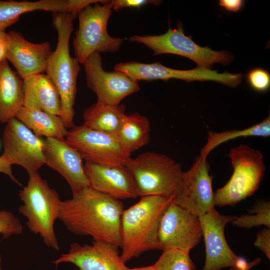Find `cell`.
<instances>
[{
  "label": "cell",
  "instance_id": "cell-1",
  "mask_svg": "<svg viewBox=\"0 0 270 270\" xmlns=\"http://www.w3.org/2000/svg\"><path fill=\"white\" fill-rule=\"evenodd\" d=\"M118 199L88 187L71 199L61 202L58 219L80 236H90L121 246L120 222L124 210Z\"/></svg>",
  "mask_w": 270,
  "mask_h": 270
},
{
  "label": "cell",
  "instance_id": "cell-2",
  "mask_svg": "<svg viewBox=\"0 0 270 270\" xmlns=\"http://www.w3.org/2000/svg\"><path fill=\"white\" fill-rule=\"evenodd\" d=\"M174 197L141 196L126 210L121 218L120 258L126 264L144 252L161 250L158 234L162 216Z\"/></svg>",
  "mask_w": 270,
  "mask_h": 270
},
{
  "label": "cell",
  "instance_id": "cell-3",
  "mask_svg": "<svg viewBox=\"0 0 270 270\" xmlns=\"http://www.w3.org/2000/svg\"><path fill=\"white\" fill-rule=\"evenodd\" d=\"M74 18L68 13L52 12V24L57 32L58 41L55 50L48 60L45 71L60 94L61 112L59 117L66 128L74 126L76 81L80 70V63L71 56L69 48Z\"/></svg>",
  "mask_w": 270,
  "mask_h": 270
},
{
  "label": "cell",
  "instance_id": "cell-4",
  "mask_svg": "<svg viewBox=\"0 0 270 270\" xmlns=\"http://www.w3.org/2000/svg\"><path fill=\"white\" fill-rule=\"evenodd\" d=\"M19 196L24 204L18 210L26 218L28 229L39 234L48 247L58 251L60 246L54 230L62 202L58 194L36 172L29 176L28 184L20 190Z\"/></svg>",
  "mask_w": 270,
  "mask_h": 270
},
{
  "label": "cell",
  "instance_id": "cell-5",
  "mask_svg": "<svg viewBox=\"0 0 270 270\" xmlns=\"http://www.w3.org/2000/svg\"><path fill=\"white\" fill-rule=\"evenodd\" d=\"M131 173L138 196L174 197L183 171L169 156L153 152L130 158L125 165Z\"/></svg>",
  "mask_w": 270,
  "mask_h": 270
},
{
  "label": "cell",
  "instance_id": "cell-6",
  "mask_svg": "<svg viewBox=\"0 0 270 270\" xmlns=\"http://www.w3.org/2000/svg\"><path fill=\"white\" fill-rule=\"evenodd\" d=\"M228 156L234 169L222 187L214 192L215 206H234L258 188L266 170L261 152L246 144L232 148Z\"/></svg>",
  "mask_w": 270,
  "mask_h": 270
},
{
  "label": "cell",
  "instance_id": "cell-7",
  "mask_svg": "<svg viewBox=\"0 0 270 270\" xmlns=\"http://www.w3.org/2000/svg\"><path fill=\"white\" fill-rule=\"evenodd\" d=\"M112 10V0L87 6L78 14V26L72 46L75 58L84 64L92 54L116 52L122 42L121 38L112 37L107 30Z\"/></svg>",
  "mask_w": 270,
  "mask_h": 270
},
{
  "label": "cell",
  "instance_id": "cell-8",
  "mask_svg": "<svg viewBox=\"0 0 270 270\" xmlns=\"http://www.w3.org/2000/svg\"><path fill=\"white\" fill-rule=\"evenodd\" d=\"M183 24L177 23L176 29L170 26L168 31L158 36L134 35L129 38L132 42L140 43L152 50L154 55L174 54L184 56L194 62L197 67L210 70L214 64L228 65L234 60L233 55L226 51H216L208 46L202 47L191 37L184 34Z\"/></svg>",
  "mask_w": 270,
  "mask_h": 270
},
{
  "label": "cell",
  "instance_id": "cell-9",
  "mask_svg": "<svg viewBox=\"0 0 270 270\" xmlns=\"http://www.w3.org/2000/svg\"><path fill=\"white\" fill-rule=\"evenodd\" d=\"M236 216L222 215L214 208L198 216L206 246V257L202 270H220L228 267L252 268L260 263L256 258L248 262L236 254L224 235L226 224Z\"/></svg>",
  "mask_w": 270,
  "mask_h": 270
},
{
  "label": "cell",
  "instance_id": "cell-10",
  "mask_svg": "<svg viewBox=\"0 0 270 270\" xmlns=\"http://www.w3.org/2000/svg\"><path fill=\"white\" fill-rule=\"evenodd\" d=\"M66 141L86 161L110 166H125L131 158L116 135L87 128L74 126Z\"/></svg>",
  "mask_w": 270,
  "mask_h": 270
},
{
  "label": "cell",
  "instance_id": "cell-11",
  "mask_svg": "<svg viewBox=\"0 0 270 270\" xmlns=\"http://www.w3.org/2000/svg\"><path fill=\"white\" fill-rule=\"evenodd\" d=\"M114 69L122 72L137 80L152 81L158 80L165 82L175 78L187 82L195 80L201 82L213 80L230 87H236L242 80V74H231L228 72L218 73L213 70L196 67L190 70H180L165 66L158 62L152 64L129 62H120Z\"/></svg>",
  "mask_w": 270,
  "mask_h": 270
},
{
  "label": "cell",
  "instance_id": "cell-12",
  "mask_svg": "<svg viewBox=\"0 0 270 270\" xmlns=\"http://www.w3.org/2000/svg\"><path fill=\"white\" fill-rule=\"evenodd\" d=\"M210 170L207 158L200 154L191 168L183 172L173 202L197 216L215 208Z\"/></svg>",
  "mask_w": 270,
  "mask_h": 270
},
{
  "label": "cell",
  "instance_id": "cell-13",
  "mask_svg": "<svg viewBox=\"0 0 270 270\" xmlns=\"http://www.w3.org/2000/svg\"><path fill=\"white\" fill-rule=\"evenodd\" d=\"M4 155L12 164L23 167L29 176L44 164V140L16 118L6 123L2 138Z\"/></svg>",
  "mask_w": 270,
  "mask_h": 270
},
{
  "label": "cell",
  "instance_id": "cell-14",
  "mask_svg": "<svg viewBox=\"0 0 270 270\" xmlns=\"http://www.w3.org/2000/svg\"><path fill=\"white\" fill-rule=\"evenodd\" d=\"M84 65L86 86L97 96V103L118 105L126 96L140 90L138 82L124 73L105 71L99 53L90 55Z\"/></svg>",
  "mask_w": 270,
  "mask_h": 270
},
{
  "label": "cell",
  "instance_id": "cell-15",
  "mask_svg": "<svg viewBox=\"0 0 270 270\" xmlns=\"http://www.w3.org/2000/svg\"><path fill=\"white\" fill-rule=\"evenodd\" d=\"M202 236L198 216L172 201L159 226L158 238L161 250L176 248L190 252Z\"/></svg>",
  "mask_w": 270,
  "mask_h": 270
},
{
  "label": "cell",
  "instance_id": "cell-16",
  "mask_svg": "<svg viewBox=\"0 0 270 270\" xmlns=\"http://www.w3.org/2000/svg\"><path fill=\"white\" fill-rule=\"evenodd\" d=\"M44 140V164L62 176L68 184L73 195L89 187L82 158L66 140Z\"/></svg>",
  "mask_w": 270,
  "mask_h": 270
},
{
  "label": "cell",
  "instance_id": "cell-17",
  "mask_svg": "<svg viewBox=\"0 0 270 270\" xmlns=\"http://www.w3.org/2000/svg\"><path fill=\"white\" fill-rule=\"evenodd\" d=\"M116 245L94 240L91 244H70L67 253L53 261L56 266L62 262H70L78 270H128L122 260Z\"/></svg>",
  "mask_w": 270,
  "mask_h": 270
},
{
  "label": "cell",
  "instance_id": "cell-18",
  "mask_svg": "<svg viewBox=\"0 0 270 270\" xmlns=\"http://www.w3.org/2000/svg\"><path fill=\"white\" fill-rule=\"evenodd\" d=\"M8 34L6 59L12 62L21 78L24 79L45 72L48 60L52 52L50 44L48 42H32L14 30Z\"/></svg>",
  "mask_w": 270,
  "mask_h": 270
},
{
  "label": "cell",
  "instance_id": "cell-19",
  "mask_svg": "<svg viewBox=\"0 0 270 270\" xmlns=\"http://www.w3.org/2000/svg\"><path fill=\"white\" fill-rule=\"evenodd\" d=\"M84 168L91 188L118 200L138 196L133 177L126 166L86 161Z\"/></svg>",
  "mask_w": 270,
  "mask_h": 270
},
{
  "label": "cell",
  "instance_id": "cell-20",
  "mask_svg": "<svg viewBox=\"0 0 270 270\" xmlns=\"http://www.w3.org/2000/svg\"><path fill=\"white\" fill-rule=\"evenodd\" d=\"M23 80V106L59 116L61 112L60 98L50 78L43 73L29 76Z\"/></svg>",
  "mask_w": 270,
  "mask_h": 270
},
{
  "label": "cell",
  "instance_id": "cell-21",
  "mask_svg": "<svg viewBox=\"0 0 270 270\" xmlns=\"http://www.w3.org/2000/svg\"><path fill=\"white\" fill-rule=\"evenodd\" d=\"M23 79L6 60L0 62V122L16 118L23 106Z\"/></svg>",
  "mask_w": 270,
  "mask_h": 270
},
{
  "label": "cell",
  "instance_id": "cell-22",
  "mask_svg": "<svg viewBox=\"0 0 270 270\" xmlns=\"http://www.w3.org/2000/svg\"><path fill=\"white\" fill-rule=\"evenodd\" d=\"M36 10L71 14L72 0H40L36 2L0 0V30L6 31L24 14Z\"/></svg>",
  "mask_w": 270,
  "mask_h": 270
},
{
  "label": "cell",
  "instance_id": "cell-23",
  "mask_svg": "<svg viewBox=\"0 0 270 270\" xmlns=\"http://www.w3.org/2000/svg\"><path fill=\"white\" fill-rule=\"evenodd\" d=\"M16 118L40 138L64 140L68 133L58 116L41 110L22 106Z\"/></svg>",
  "mask_w": 270,
  "mask_h": 270
},
{
  "label": "cell",
  "instance_id": "cell-24",
  "mask_svg": "<svg viewBox=\"0 0 270 270\" xmlns=\"http://www.w3.org/2000/svg\"><path fill=\"white\" fill-rule=\"evenodd\" d=\"M123 104L109 105L96 102L86 108L82 114L84 126L101 132L116 135L124 118Z\"/></svg>",
  "mask_w": 270,
  "mask_h": 270
},
{
  "label": "cell",
  "instance_id": "cell-25",
  "mask_svg": "<svg viewBox=\"0 0 270 270\" xmlns=\"http://www.w3.org/2000/svg\"><path fill=\"white\" fill-rule=\"evenodd\" d=\"M150 124L148 118L138 113L125 116L116 135L130 154L150 142Z\"/></svg>",
  "mask_w": 270,
  "mask_h": 270
},
{
  "label": "cell",
  "instance_id": "cell-26",
  "mask_svg": "<svg viewBox=\"0 0 270 270\" xmlns=\"http://www.w3.org/2000/svg\"><path fill=\"white\" fill-rule=\"evenodd\" d=\"M207 142L202 148L200 154L207 158L210 152L220 144L238 138L270 136V116L260 122L243 130H232L222 132H208Z\"/></svg>",
  "mask_w": 270,
  "mask_h": 270
},
{
  "label": "cell",
  "instance_id": "cell-27",
  "mask_svg": "<svg viewBox=\"0 0 270 270\" xmlns=\"http://www.w3.org/2000/svg\"><path fill=\"white\" fill-rule=\"evenodd\" d=\"M162 250L158 260L153 264L156 270H196L188 252L176 248Z\"/></svg>",
  "mask_w": 270,
  "mask_h": 270
},
{
  "label": "cell",
  "instance_id": "cell-28",
  "mask_svg": "<svg viewBox=\"0 0 270 270\" xmlns=\"http://www.w3.org/2000/svg\"><path fill=\"white\" fill-rule=\"evenodd\" d=\"M248 214L236 216L231 222L233 225L244 228L265 226L270 228V202L261 200L257 201L255 205L248 210Z\"/></svg>",
  "mask_w": 270,
  "mask_h": 270
},
{
  "label": "cell",
  "instance_id": "cell-29",
  "mask_svg": "<svg viewBox=\"0 0 270 270\" xmlns=\"http://www.w3.org/2000/svg\"><path fill=\"white\" fill-rule=\"evenodd\" d=\"M22 230V225L15 215L9 211L0 210V234L3 239L12 234H21Z\"/></svg>",
  "mask_w": 270,
  "mask_h": 270
},
{
  "label": "cell",
  "instance_id": "cell-30",
  "mask_svg": "<svg viewBox=\"0 0 270 270\" xmlns=\"http://www.w3.org/2000/svg\"><path fill=\"white\" fill-rule=\"evenodd\" d=\"M250 86L259 92L267 91L270 86V74L266 70L257 68L250 70L246 74Z\"/></svg>",
  "mask_w": 270,
  "mask_h": 270
},
{
  "label": "cell",
  "instance_id": "cell-31",
  "mask_svg": "<svg viewBox=\"0 0 270 270\" xmlns=\"http://www.w3.org/2000/svg\"><path fill=\"white\" fill-rule=\"evenodd\" d=\"M160 0H112V10H118L125 8H134L140 10L142 6L147 4L158 6Z\"/></svg>",
  "mask_w": 270,
  "mask_h": 270
},
{
  "label": "cell",
  "instance_id": "cell-32",
  "mask_svg": "<svg viewBox=\"0 0 270 270\" xmlns=\"http://www.w3.org/2000/svg\"><path fill=\"white\" fill-rule=\"evenodd\" d=\"M254 245L260 250L270 260V228H264L256 234Z\"/></svg>",
  "mask_w": 270,
  "mask_h": 270
},
{
  "label": "cell",
  "instance_id": "cell-33",
  "mask_svg": "<svg viewBox=\"0 0 270 270\" xmlns=\"http://www.w3.org/2000/svg\"><path fill=\"white\" fill-rule=\"evenodd\" d=\"M244 2L242 0H220L219 5L227 10L236 12L242 8Z\"/></svg>",
  "mask_w": 270,
  "mask_h": 270
},
{
  "label": "cell",
  "instance_id": "cell-34",
  "mask_svg": "<svg viewBox=\"0 0 270 270\" xmlns=\"http://www.w3.org/2000/svg\"><path fill=\"white\" fill-rule=\"evenodd\" d=\"M12 165L4 155L0 156V172L8 175L14 182L20 184L12 174Z\"/></svg>",
  "mask_w": 270,
  "mask_h": 270
},
{
  "label": "cell",
  "instance_id": "cell-35",
  "mask_svg": "<svg viewBox=\"0 0 270 270\" xmlns=\"http://www.w3.org/2000/svg\"><path fill=\"white\" fill-rule=\"evenodd\" d=\"M8 46V36L6 31L0 30V62L6 59Z\"/></svg>",
  "mask_w": 270,
  "mask_h": 270
},
{
  "label": "cell",
  "instance_id": "cell-36",
  "mask_svg": "<svg viewBox=\"0 0 270 270\" xmlns=\"http://www.w3.org/2000/svg\"><path fill=\"white\" fill-rule=\"evenodd\" d=\"M128 270H156L154 266H148L134 268H128Z\"/></svg>",
  "mask_w": 270,
  "mask_h": 270
},
{
  "label": "cell",
  "instance_id": "cell-37",
  "mask_svg": "<svg viewBox=\"0 0 270 270\" xmlns=\"http://www.w3.org/2000/svg\"><path fill=\"white\" fill-rule=\"evenodd\" d=\"M250 268H242L237 267L230 268V270H250Z\"/></svg>",
  "mask_w": 270,
  "mask_h": 270
},
{
  "label": "cell",
  "instance_id": "cell-38",
  "mask_svg": "<svg viewBox=\"0 0 270 270\" xmlns=\"http://www.w3.org/2000/svg\"><path fill=\"white\" fill-rule=\"evenodd\" d=\"M1 256H0V270H1V268H0V264H1Z\"/></svg>",
  "mask_w": 270,
  "mask_h": 270
},
{
  "label": "cell",
  "instance_id": "cell-39",
  "mask_svg": "<svg viewBox=\"0 0 270 270\" xmlns=\"http://www.w3.org/2000/svg\"></svg>",
  "mask_w": 270,
  "mask_h": 270
}]
</instances>
